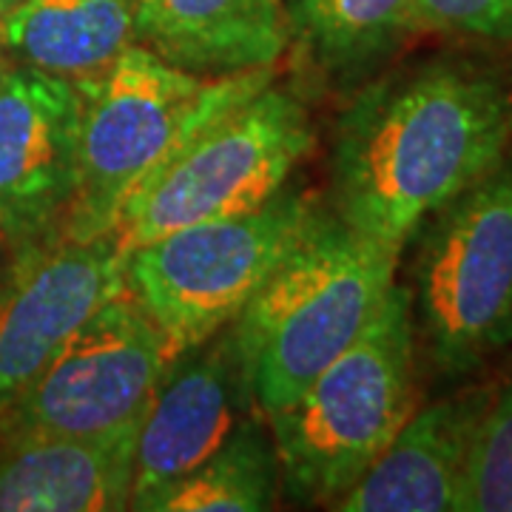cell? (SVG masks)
<instances>
[{"instance_id": "cell-1", "label": "cell", "mask_w": 512, "mask_h": 512, "mask_svg": "<svg viewBox=\"0 0 512 512\" xmlns=\"http://www.w3.org/2000/svg\"><path fill=\"white\" fill-rule=\"evenodd\" d=\"M512 154V52L470 46L387 66L336 126L333 211L402 256L424 222Z\"/></svg>"}, {"instance_id": "cell-2", "label": "cell", "mask_w": 512, "mask_h": 512, "mask_svg": "<svg viewBox=\"0 0 512 512\" xmlns=\"http://www.w3.org/2000/svg\"><path fill=\"white\" fill-rule=\"evenodd\" d=\"M74 83L80 92L77 188L60 237L94 242L111 237L131 197L191 137L274 83V69L200 77L134 43L103 72Z\"/></svg>"}, {"instance_id": "cell-3", "label": "cell", "mask_w": 512, "mask_h": 512, "mask_svg": "<svg viewBox=\"0 0 512 512\" xmlns=\"http://www.w3.org/2000/svg\"><path fill=\"white\" fill-rule=\"evenodd\" d=\"M402 256L319 208L239 313V353L262 416L291 407L348 348L396 285Z\"/></svg>"}, {"instance_id": "cell-4", "label": "cell", "mask_w": 512, "mask_h": 512, "mask_svg": "<svg viewBox=\"0 0 512 512\" xmlns=\"http://www.w3.org/2000/svg\"><path fill=\"white\" fill-rule=\"evenodd\" d=\"M419 407V345L407 285L396 279L365 330L285 410L265 416L282 498L333 507Z\"/></svg>"}, {"instance_id": "cell-5", "label": "cell", "mask_w": 512, "mask_h": 512, "mask_svg": "<svg viewBox=\"0 0 512 512\" xmlns=\"http://www.w3.org/2000/svg\"><path fill=\"white\" fill-rule=\"evenodd\" d=\"M410 245L404 285L419 356L439 379H470L512 350V154L436 211Z\"/></svg>"}, {"instance_id": "cell-6", "label": "cell", "mask_w": 512, "mask_h": 512, "mask_svg": "<svg viewBox=\"0 0 512 512\" xmlns=\"http://www.w3.org/2000/svg\"><path fill=\"white\" fill-rule=\"evenodd\" d=\"M319 205L288 185L248 214L168 231L126 254V291L160 328L168 365L237 322Z\"/></svg>"}, {"instance_id": "cell-7", "label": "cell", "mask_w": 512, "mask_h": 512, "mask_svg": "<svg viewBox=\"0 0 512 512\" xmlns=\"http://www.w3.org/2000/svg\"><path fill=\"white\" fill-rule=\"evenodd\" d=\"M313 146L316 128L305 103L268 83L191 137L131 197L111 242L126 256L168 231L248 214L274 200Z\"/></svg>"}, {"instance_id": "cell-8", "label": "cell", "mask_w": 512, "mask_h": 512, "mask_svg": "<svg viewBox=\"0 0 512 512\" xmlns=\"http://www.w3.org/2000/svg\"><path fill=\"white\" fill-rule=\"evenodd\" d=\"M165 367L163 333L123 288L0 413V441L111 433L143 416Z\"/></svg>"}, {"instance_id": "cell-9", "label": "cell", "mask_w": 512, "mask_h": 512, "mask_svg": "<svg viewBox=\"0 0 512 512\" xmlns=\"http://www.w3.org/2000/svg\"><path fill=\"white\" fill-rule=\"evenodd\" d=\"M0 271V413L106 299L126 288V256L111 237H46L9 248Z\"/></svg>"}, {"instance_id": "cell-10", "label": "cell", "mask_w": 512, "mask_h": 512, "mask_svg": "<svg viewBox=\"0 0 512 512\" xmlns=\"http://www.w3.org/2000/svg\"><path fill=\"white\" fill-rule=\"evenodd\" d=\"M259 413L234 322L165 367L143 410L128 510L154 512L248 416Z\"/></svg>"}, {"instance_id": "cell-11", "label": "cell", "mask_w": 512, "mask_h": 512, "mask_svg": "<svg viewBox=\"0 0 512 512\" xmlns=\"http://www.w3.org/2000/svg\"><path fill=\"white\" fill-rule=\"evenodd\" d=\"M80 92L12 63L0 74V234L9 248L55 237L77 188Z\"/></svg>"}, {"instance_id": "cell-12", "label": "cell", "mask_w": 512, "mask_h": 512, "mask_svg": "<svg viewBox=\"0 0 512 512\" xmlns=\"http://www.w3.org/2000/svg\"><path fill=\"white\" fill-rule=\"evenodd\" d=\"M495 384L416 407L367 473L330 510L464 512L470 461Z\"/></svg>"}, {"instance_id": "cell-13", "label": "cell", "mask_w": 512, "mask_h": 512, "mask_svg": "<svg viewBox=\"0 0 512 512\" xmlns=\"http://www.w3.org/2000/svg\"><path fill=\"white\" fill-rule=\"evenodd\" d=\"M137 43L200 77L274 69L293 43L285 0H137Z\"/></svg>"}, {"instance_id": "cell-14", "label": "cell", "mask_w": 512, "mask_h": 512, "mask_svg": "<svg viewBox=\"0 0 512 512\" xmlns=\"http://www.w3.org/2000/svg\"><path fill=\"white\" fill-rule=\"evenodd\" d=\"M140 419L103 436L0 441V512L128 510Z\"/></svg>"}, {"instance_id": "cell-15", "label": "cell", "mask_w": 512, "mask_h": 512, "mask_svg": "<svg viewBox=\"0 0 512 512\" xmlns=\"http://www.w3.org/2000/svg\"><path fill=\"white\" fill-rule=\"evenodd\" d=\"M137 0H18L0 18V49L18 66L80 80L137 43Z\"/></svg>"}, {"instance_id": "cell-16", "label": "cell", "mask_w": 512, "mask_h": 512, "mask_svg": "<svg viewBox=\"0 0 512 512\" xmlns=\"http://www.w3.org/2000/svg\"><path fill=\"white\" fill-rule=\"evenodd\" d=\"M419 0H285L293 43L339 83H365L416 29Z\"/></svg>"}, {"instance_id": "cell-17", "label": "cell", "mask_w": 512, "mask_h": 512, "mask_svg": "<svg viewBox=\"0 0 512 512\" xmlns=\"http://www.w3.org/2000/svg\"><path fill=\"white\" fill-rule=\"evenodd\" d=\"M282 495L279 456L262 413H254L211 456L177 481L154 512H265Z\"/></svg>"}, {"instance_id": "cell-18", "label": "cell", "mask_w": 512, "mask_h": 512, "mask_svg": "<svg viewBox=\"0 0 512 512\" xmlns=\"http://www.w3.org/2000/svg\"><path fill=\"white\" fill-rule=\"evenodd\" d=\"M464 512H512V373L495 384L470 461Z\"/></svg>"}, {"instance_id": "cell-19", "label": "cell", "mask_w": 512, "mask_h": 512, "mask_svg": "<svg viewBox=\"0 0 512 512\" xmlns=\"http://www.w3.org/2000/svg\"><path fill=\"white\" fill-rule=\"evenodd\" d=\"M419 35L512 52V0H419Z\"/></svg>"}, {"instance_id": "cell-20", "label": "cell", "mask_w": 512, "mask_h": 512, "mask_svg": "<svg viewBox=\"0 0 512 512\" xmlns=\"http://www.w3.org/2000/svg\"><path fill=\"white\" fill-rule=\"evenodd\" d=\"M9 66H12V60H9V57H6V52H3V49H0V74L6 72V69H9Z\"/></svg>"}, {"instance_id": "cell-21", "label": "cell", "mask_w": 512, "mask_h": 512, "mask_svg": "<svg viewBox=\"0 0 512 512\" xmlns=\"http://www.w3.org/2000/svg\"><path fill=\"white\" fill-rule=\"evenodd\" d=\"M15 3H18V0H0V18H3V15H6V12L15 6Z\"/></svg>"}, {"instance_id": "cell-22", "label": "cell", "mask_w": 512, "mask_h": 512, "mask_svg": "<svg viewBox=\"0 0 512 512\" xmlns=\"http://www.w3.org/2000/svg\"><path fill=\"white\" fill-rule=\"evenodd\" d=\"M3 245H6V248H9V242H6V237H3V234H0V248H3Z\"/></svg>"}]
</instances>
